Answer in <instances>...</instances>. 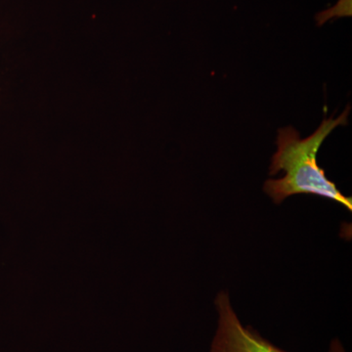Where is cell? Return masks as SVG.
Returning a JSON list of instances; mask_svg holds the SVG:
<instances>
[{
  "mask_svg": "<svg viewBox=\"0 0 352 352\" xmlns=\"http://www.w3.org/2000/svg\"><path fill=\"white\" fill-rule=\"evenodd\" d=\"M349 113L351 107H347L337 119L325 118L314 133L305 138H300V132L293 126L279 129L277 151L271 160L270 175L284 171L285 175L279 179H268L263 185L264 192L276 205L289 197L309 194L337 201L351 212V198L338 189L317 163L321 145L333 129L349 124Z\"/></svg>",
  "mask_w": 352,
  "mask_h": 352,
  "instance_id": "6da1fadb",
  "label": "cell"
},
{
  "mask_svg": "<svg viewBox=\"0 0 352 352\" xmlns=\"http://www.w3.org/2000/svg\"><path fill=\"white\" fill-rule=\"evenodd\" d=\"M214 303L219 322L210 352H287L264 339L254 329L243 325L227 292H220Z\"/></svg>",
  "mask_w": 352,
  "mask_h": 352,
  "instance_id": "7a4b0ae2",
  "label": "cell"
},
{
  "mask_svg": "<svg viewBox=\"0 0 352 352\" xmlns=\"http://www.w3.org/2000/svg\"><path fill=\"white\" fill-rule=\"evenodd\" d=\"M329 352H346L344 347L342 346V342L340 340L333 339L330 344Z\"/></svg>",
  "mask_w": 352,
  "mask_h": 352,
  "instance_id": "3957f363",
  "label": "cell"
}]
</instances>
